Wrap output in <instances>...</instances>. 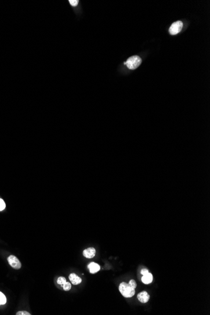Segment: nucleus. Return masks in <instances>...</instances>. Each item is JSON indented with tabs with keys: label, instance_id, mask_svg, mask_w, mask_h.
Returning <instances> with one entry per match:
<instances>
[{
	"label": "nucleus",
	"instance_id": "obj_2",
	"mask_svg": "<svg viewBox=\"0 0 210 315\" xmlns=\"http://www.w3.org/2000/svg\"><path fill=\"white\" fill-rule=\"evenodd\" d=\"M127 68L130 69L134 70L137 69L142 63L141 58L137 55H134L128 58L125 62Z\"/></svg>",
	"mask_w": 210,
	"mask_h": 315
},
{
	"label": "nucleus",
	"instance_id": "obj_13",
	"mask_svg": "<svg viewBox=\"0 0 210 315\" xmlns=\"http://www.w3.org/2000/svg\"><path fill=\"white\" fill-rule=\"evenodd\" d=\"M65 282H66V279H65V277H59L58 278V279H57L58 284L61 285H62H62H64V284L65 283Z\"/></svg>",
	"mask_w": 210,
	"mask_h": 315
},
{
	"label": "nucleus",
	"instance_id": "obj_16",
	"mask_svg": "<svg viewBox=\"0 0 210 315\" xmlns=\"http://www.w3.org/2000/svg\"><path fill=\"white\" fill-rule=\"evenodd\" d=\"M16 314L17 315H30L31 314L26 311H21L17 312Z\"/></svg>",
	"mask_w": 210,
	"mask_h": 315
},
{
	"label": "nucleus",
	"instance_id": "obj_11",
	"mask_svg": "<svg viewBox=\"0 0 210 315\" xmlns=\"http://www.w3.org/2000/svg\"><path fill=\"white\" fill-rule=\"evenodd\" d=\"M62 287H63L64 291H69L71 289V284L70 282H66L64 284V285H62Z\"/></svg>",
	"mask_w": 210,
	"mask_h": 315
},
{
	"label": "nucleus",
	"instance_id": "obj_1",
	"mask_svg": "<svg viewBox=\"0 0 210 315\" xmlns=\"http://www.w3.org/2000/svg\"><path fill=\"white\" fill-rule=\"evenodd\" d=\"M119 291L122 295V296L126 298H132L134 296L135 293V289L133 288L129 284L125 282H123L119 284Z\"/></svg>",
	"mask_w": 210,
	"mask_h": 315
},
{
	"label": "nucleus",
	"instance_id": "obj_9",
	"mask_svg": "<svg viewBox=\"0 0 210 315\" xmlns=\"http://www.w3.org/2000/svg\"><path fill=\"white\" fill-rule=\"evenodd\" d=\"M153 281V276L151 273H147L145 275H144L142 277V281L145 284H151Z\"/></svg>",
	"mask_w": 210,
	"mask_h": 315
},
{
	"label": "nucleus",
	"instance_id": "obj_5",
	"mask_svg": "<svg viewBox=\"0 0 210 315\" xmlns=\"http://www.w3.org/2000/svg\"><path fill=\"white\" fill-rule=\"evenodd\" d=\"M137 298L142 303H146L148 301L150 296L147 291H142L137 295Z\"/></svg>",
	"mask_w": 210,
	"mask_h": 315
},
{
	"label": "nucleus",
	"instance_id": "obj_12",
	"mask_svg": "<svg viewBox=\"0 0 210 315\" xmlns=\"http://www.w3.org/2000/svg\"><path fill=\"white\" fill-rule=\"evenodd\" d=\"M68 2L69 3L70 5L72 7H73V8L76 7L79 5V1H78V0H69Z\"/></svg>",
	"mask_w": 210,
	"mask_h": 315
},
{
	"label": "nucleus",
	"instance_id": "obj_6",
	"mask_svg": "<svg viewBox=\"0 0 210 315\" xmlns=\"http://www.w3.org/2000/svg\"><path fill=\"white\" fill-rule=\"evenodd\" d=\"M83 255L86 258L91 259L93 258L96 254V250L93 247H89L83 251Z\"/></svg>",
	"mask_w": 210,
	"mask_h": 315
},
{
	"label": "nucleus",
	"instance_id": "obj_17",
	"mask_svg": "<svg viewBox=\"0 0 210 315\" xmlns=\"http://www.w3.org/2000/svg\"><path fill=\"white\" fill-rule=\"evenodd\" d=\"M148 272H148V270L147 269H142L141 271H140L141 274H142V275H143V276L147 274L148 273Z\"/></svg>",
	"mask_w": 210,
	"mask_h": 315
},
{
	"label": "nucleus",
	"instance_id": "obj_3",
	"mask_svg": "<svg viewBox=\"0 0 210 315\" xmlns=\"http://www.w3.org/2000/svg\"><path fill=\"white\" fill-rule=\"evenodd\" d=\"M183 27V24L181 21H177L173 23L169 28V33L172 35H174L179 33L182 30Z\"/></svg>",
	"mask_w": 210,
	"mask_h": 315
},
{
	"label": "nucleus",
	"instance_id": "obj_8",
	"mask_svg": "<svg viewBox=\"0 0 210 315\" xmlns=\"http://www.w3.org/2000/svg\"><path fill=\"white\" fill-rule=\"evenodd\" d=\"M88 267L91 274H95L100 270V266L95 262H91L88 266Z\"/></svg>",
	"mask_w": 210,
	"mask_h": 315
},
{
	"label": "nucleus",
	"instance_id": "obj_7",
	"mask_svg": "<svg viewBox=\"0 0 210 315\" xmlns=\"http://www.w3.org/2000/svg\"><path fill=\"white\" fill-rule=\"evenodd\" d=\"M69 279L71 281V283L73 284L74 285H78V284H81V282H82L81 278L79 277L78 276H77L76 274H74V273H72L69 275Z\"/></svg>",
	"mask_w": 210,
	"mask_h": 315
},
{
	"label": "nucleus",
	"instance_id": "obj_14",
	"mask_svg": "<svg viewBox=\"0 0 210 315\" xmlns=\"http://www.w3.org/2000/svg\"><path fill=\"white\" fill-rule=\"evenodd\" d=\"M5 208H6V204H5V201H3V200L0 198V211L4 210L5 209Z\"/></svg>",
	"mask_w": 210,
	"mask_h": 315
},
{
	"label": "nucleus",
	"instance_id": "obj_15",
	"mask_svg": "<svg viewBox=\"0 0 210 315\" xmlns=\"http://www.w3.org/2000/svg\"><path fill=\"white\" fill-rule=\"evenodd\" d=\"M129 284L134 289H135L137 288V283H136L135 281V280H133V279L130 280Z\"/></svg>",
	"mask_w": 210,
	"mask_h": 315
},
{
	"label": "nucleus",
	"instance_id": "obj_4",
	"mask_svg": "<svg viewBox=\"0 0 210 315\" xmlns=\"http://www.w3.org/2000/svg\"><path fill=\"white\" fill-rule=\"evenodd\" d=\"M9 264L14 269H19L21 267V263L18 260V259L15 257L14 255H10L9 257L7 259Z\"/></svg>",
	"mask_w": 210,
	"mask_h": 315
},
{
	"label": "nucleus",
	"instance_id": "obj_10",
	"mask_svg": "<svg viewBox=\"0 0 210 315\" xmlns=\"http://www.w3.org/2000/svg\"><path fill=\"white\" fill-rule=\"evenodd\" d=\"M6 303V298L4 294L2 292H0V305L1 304H5Z\"/></svg>",
	"mask_w": 210,
	"mask_h": 315
}]
</instances>
